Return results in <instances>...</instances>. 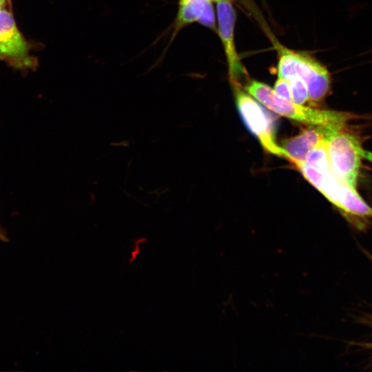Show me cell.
<instances>
[{
  "instance_id": "cell-18",
  "label": "cell",
  "mask_w": 372,
  "mask_h": 372,
  "mask_svg": "<svg viewBox=\"0 0 372 372\" xmlns=\"http://www.w3.org/2000/svg\"><path fill=\"white\" fill-rule=\"evenodd\" d=\"M3 8H6L3 1L2 0H0V10L3 9Z\"/></svg>"
},
{
  "instance_id": "cell-9",
  "label": "cell",
  "mask_w": 372,
  "mask_h": 372,
  "mask_svg": "<svg viewBox=\"0 0 372 372\" xmlns=\"http://www.w3.org/2000/svg\"><path fill=\"white\" fill-rule=\"evenodd\" d=\"M196 21L213 30L216 29L215 12L211 1L188 0L179 3L177 25L181 27Z\"/></svg>"
},
{
  "instance_id": "cell-10",
  "label": "cell",
  "mask_w": 372,
  "mask_h": 372,
  "mask_svg": "<svg viewBox=\"0 0 372 372\" xmlns=\"http://www.w3.org/2000/svg\"><path fill=\"white\" fill-rule=\"evenodd\" d=\"M304 163L320 172L332 171L329 161L325 140L307 153Z\"/></svg>"
},
{
  "instance_id": "cell-17",
  "label": "cell",
  "mask_w": 372,
  "mask_h": 372,
  "mask_svg": "<svg viewBox=\"0 0 372 372\" xmlns=\"http://www.w3.org/2000/svg\"><path fill=\"white\" fill-rule=\"evenodd\" d=\"M2 1H3V3H4L6 8L7 9L9 8V10H10V8H11V1L10 0H2Z\"/></svg>"
},
{
  "instance_id": "cell-16",
  "label": "cell",
  "mask_w": 372,
  "mask_h": 372,
  "mask_svg": "<svg viewBox=\"0 0 372 372\" xmlns=\"http://www.w3.org/2000/svg\"><path fill=\"white\" fill-rule=\"evenodd\" d=\"M110 144L112 146H116V147H120V146L129 147L130 146V143L126 140H124L120 142H112Z\"/></svg>"
},
{
  "instance_id": "cell-2",
  "label": "cell",
  "mask_w": 372,
  "mask_h": 372,
  "mask_svg": "<svg viewBox=\"0 0 372 372\" xmlns=\"http://www.w3.org/2000/svg\"><path fill=\"white\" fill-rule=\"evenodd\" d=\"M278 52V77L288 81L298 76L308 88L309 103L318 105L330 92L331 75L327 68L316 59L304 52L291 50L275 43Z\"/></svg>"
},
{
  "instance_id": "cell-5",
  "label": "cell",
  "mask_w": 372,
  "mask_h": 372,
  "mask_svg": "<svg viewBox=\"0 0 372 372\" xmlns=\"http://www.w3.org/2000/svg\"><path fill=\"white\" fill-rule=\"evenodd\" d=\"M232 85L238 111L249 130L267 152L289 160L287 153L276 142L273 120L242 87Z\"/></svg>"
},
{
  "instance_id": "cell-13",
  "label": "cell",
  "mask_w": 372,
  "mask_h": 372,
  "mask_svg": "<svg viewBox=\"0 0 372 372\" xmlns=\"http://www.w3.org/2000/svg\"><path fill=\"white\" fill-rule=\"evenodd\" d=\"M147 240V238L142 237L136 239L135 240V247L134 248L133 251L131 252L130 262H132L136 256L138 255L141 249H140V244L143 243Z\"/></svg>"
},
{
  "instance_id": "cell-1",
  "label": "cell",
  "mask_w": 372,
  "mask_h": 372,
  "mask_svg": "<svg viewBox=\"0 0 372 372\" xmlns=\"http://www.w3.org/2000/svg\"><path fill=\"white\" fill-rule=\"evenodd\" d=\"M242 88L273 112L310 126L322 127L331 131L342 130H345L352 117L347 112L309 107L295 103L279 96L267 84L255 80L248 81Z\"/></svg>"
},
{
  "instance_id": "cell-4",
  "label": "cell",
  "mask_w": 372,
  "mask_h": 372,
  "mask_svg": "<svg viewBox=\"0 0 372 372\" xmlns=\"http://www.w3.org/2000/svg\"><path fill=\"white\" fill-rule=\"evenodd\" d=\"M293 164L304 177L333 204L345 218L356 216L364 209L366 202L357 189L351 188L332 171L320 172L304 162H296Z\"/></svg>"
},
{
  "instance_id": "cell-21",
  "label": "cell",
  "mask_w": 372,
  "mask_h": 372,
  "mask_svg": "<svg viewBox=\"0 0 372 372\" xmlns=\"http://www.w3.org/2000/svg\"><path fill=\"white\" fill-rule=\"evenodd\" d=\"M370 258H371V259L372 260V256H370Z\"/></svg>"
},
{
  "instance_id": "cell-15",
  "label": "cell",
  "mask_w": 372,
  "mask_h": 372,
  "mask_svg": "<svg viewBox=\"0 0 372 372\" xmlns=\"http://www.w3.org/2000/svg\"><path fill=\"white\" fill-rule=\"evenodd\" d=\"M0 240L3 242H8V238L7 236L6 231L0 225Z\"/></svg>"
},
{
  "instance_id": "cell-8",
  "label": "cell",
  "mask_w": 372,
  "mask_h": 372,
  "mask_svg": "<svg viewBox=\"0 0 372 372\" xmlns=\"http://www.w3.org/2000/svg\"><path fill=\"white\" fill-rule=\"evenodd\" d=\"M327 131L322 127L309 125L298 135L284 141L282 147L287 153L289 161L293 163L304 162L307 153L324 141Z\"/></svg>"
},
{
  "instance_id": "cell-14",
  "label": "cell",
  "mask_w": 372,
  "mask_h": 372,
  "mask_svg": "<svg viewBox=\"0 0 372 372\" xmlns=\"http://www.w3.org/2000/svg\"><path fill=\"white\" fill-rule=\"evenodd\" d=\"M361 155L363 159H365L372 163V152L371 151H368L363 148L361 151Z\"/></svg>"
},
{
  "instance_id": "cell-12",
  "label": "cell",
  "mask_w": 372,
  "mask_h": 372,
  "mask_svg": "<svg viewBox=\"0 0 372 372\" xmlns=\"http://www.w3.org/2000/svg\"><path fill=\"white\" fill-rule=\"evenodd\" d=\"M273 90L281 98L292 101L289 83L285 79L278 77L274 85Z\"/></svg>"
},
{
  "instance_id": "cell-11",
  "label": "cell",
  "mask_w": 372,
  "mask_h": 372,
  "mask_svg": "<svg viewBox=\"0 0 372 372\" xmlns=\"http://www.w3.org/2000/svg\"><path fill=\"white\" fill-rule=\"evenodd\" d=\"M287 81L289 83L291 100L293 103L303 105L309 101L308 88L302 79L296 76Z\"/></svg>"
},
{
  "instance_id": "cell-3",
  "label": "cell",
  "mask_w": 372,
  "mask_h": 372,
  "mask_svg": "<svg viewBox=\"0 0 372 372\" xmlns=\"http://www.w3.org/2000/svg\"><path fill=\"white\" fill-rule=\"evenodd\" d=\"M324 140L333 174L351 188L357 189L363 159L360 141L345 130L328 131Z\"/></svg>"
},
{
  "instance_id": "cell-6",
  "label": "cell",
  "mask_w": 372,
  "mask_h": 372,
  "mask_svg": "<svg viewBox=\"0 0 372 372\" xmlns=\"http://www.w3.org/2000/svg\"><path fill=\"white\" fill-rule=\"evenodd\" d=\"M32 43L26 40L18 28L10 10H0V61L21 72L35 70L38 59L30 53Z\"/></svg>"
},
{
  "instance_id": "cell-7",
  "label": "cell",
  "mask_w": 372,
  "mask_h": 372,
  "mask_svg": "<svg viewBox=\"0 0 372 372\" xmlns=\"http://www.w3.org/2000/svg\"><path fill=\"white\" fill-rule=\"evenodd\" d=\"M218 32L221 39L228 65L229 79L232 85L242 87L244 81H247V72L242 65L234 43V27L236 12L231 0L216 3Z\"/></svg>"
},
{
  "instance_id": "cell-19",
  "label": "cell",
  "mask_w": 372,
  "mask_h": 372,
  "mask_svg": "<svg viewBox=\"0 0 372 372\" xmlns=\"http://www.w3.org/2000/svg\"><path fill=\"white\" fill-rule=\"evenodd\" d=\"M211 2H216V3H218V2H220V1H225V0H209Z\"/></svg>"
},
{
  "instance_id": "cell-20",
  "label": "cell",
  "mask_w": 372,
  "mask_h": 372,
  "mask_svg": "<svg viewBox=\"0 0 372 372\" xmlns=\"http://www.w3.org/2000/svg\"><path fill=\"white\" fill-rule=\"evenodd\" d=\"M187 1H188V0H180L179 3H183V2H185Z\"/></svg>"
}]
</instances>
